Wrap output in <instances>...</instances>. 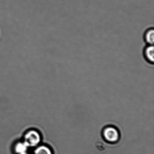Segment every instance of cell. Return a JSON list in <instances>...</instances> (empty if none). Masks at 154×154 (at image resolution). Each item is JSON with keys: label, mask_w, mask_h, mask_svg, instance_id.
Segmentation results:
<instances>
[{"label": "cell", "mask_w": 154, "mask_h": 154, "mask_svg": "<svg viewBox=\"0 0 154 154\" xmlns=\"http://www.w3.org/2000/svg\"><path fill=\"white\" fill-rule=\"evenodd\" d=\"M32 154V153H30V152H28V153H26V154Z\"/></svg>", "instance_id": "obj_7"}, {"label": "cell", "mask_w": 154, "mask_h": 154, "mask_svg": "<svg viewBox=\"0 0 154 154\" xmlns=\"http://www.w3.org/2000/svg\"><path fill=\"white\" fill-rule=\"evenodd\" d=\"M21 139L29 149H33L42 143L43 137L42 133L38 129L31 128L23 133Z\"/></svg>", "instance_id": "obj_1"}, {"label": "cell", "mask_w": 154, "mask_h": 154, "mask_svg": "<svg viewBox=\"0 0 154 154\" xmlns=\"http://www.w3.org/2000/svg\"><path fill=\"white\" fill-rule=\"evenodd\" d=\"M11 151L13 154H25L29 152V148L22 139L15 140L11 146Z\"/></svg>", "instance_id": "obj_3"}, {"label": "cell", "mask_w": 154, "mask_h": 154, "mask_svg": "<svg viewBox=\"0 0 154 154\" xmlns=\"http://www.w3.org/2000/svg\"><path fill=\"white\" fill-rule=\"evenodd\" d=\"M33 149L32 154H54L51 147L42 143Z\"/></svg>", "instance_id": "obj_5"}, {"label": "cell", "mask_w": 154, "mask_h": 154, "mask_svg": "<svg viewBox=\"0 0 154 154\" xmlns=\"http://www.w3.org/2000/svg\"><path fill=\"white\" fill-rule=\"evenodd\" d=\"M102 135L103 140L110 144L117 143L120 138L119 131L117 128L113 126L104 127L103 129Z\"/></svg>", "instance_id": "obj_2"}, {"label": "cell", "mask_w": 154, "mask_h": 154, "mask_svg": "<svg viewBox=\"0 0 154 154\" xmlns=\"http://www.w3.org/2000/svg\"><path fill=\"white\" fill-rule=\"evenodd\" d=\"M143 40L147 45H154V29L153 27L147 29L143 35Z\"/></svg>", "instance_id": "obj_6"}, {"label": "cell", "mask_w": 154, "mask_h": 154, "mask_svg": "<svg viewBox=\"0 0 154 154\" xmlns=\"http://www.w3.org/2000/svg\"><path fill=\"white\" fill-rule=\"evenodd\" d=\"M142 55L144 60L149 64L153 65L154 63V45H147L142 50Z\"/></svg>", "instance_id": "obj_4"}]
</instances>
